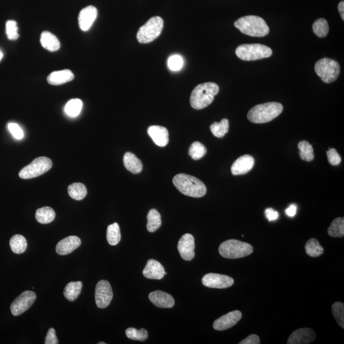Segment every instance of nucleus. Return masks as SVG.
<instances>
[{
  "instance_id": "a18cd8bd",
  "label": "nucleus",
  "mask_w": 344,
  "mask_h": 344,
  "mask_svg": "<svg viewBox=\"0 0 344 344\" xmlns=\"http://www.w3.org/2000/svg\"><path fill=\"white\" fill-rule=\"evenodd\" d=\"M265 215L269 221H274L279 218V214L277 211L273 210V209H267L265 211Z\"/></svg>"
},
{
  "instance_id": "aec40b11",
  "label": "nucleus",
  "mask_w": 344,
  "mask_h": 344,
  "mask_svg": "<svg viewBox=\"0 0 344 344\" xmlns=\"http://www.w3.org/2000/svg\"><path fill=\"white\" fill-rule=\"evenodd\" d=\"M148 133L157 146L165 147L169 144V131L163 126H151L148 128Z\"/></svg>"
},
{
  "instance_id": "c85d7f7f",
  "label": "nucleus",
  "mask_w": 344,
  "mask_h": 344,
  "mask_svg": "<svg viewBox=\"0 0 344 344\" xmlns=\"http://www.w3.org/2000/svg\"><path fill=\"white\" fill-rule=\"evenodd\" d=\"M306 252L308 256L316 258L324 253V248L320 245V242L316 238H310L305 246Z\"/></svg>"
},
{
  "instance_id": "c756f323",
  "label": "nucleus",
  "mask_w": 344,
  "mask_h": 344,
  "mask_svg": "<svg viewBox=\"0 0 344 344\" xmlns=\"http://www.w3.org/2000/svg\"><path fill=\"white\" fill-rule=\"evenodd\" d=\"M107 238L108 242L111 246L117 245L121 241V231H120L119 226L117 223L112 224L108 227Z\"/></svg>"
},
{
  "instance_id": "ea45409f",
  "label": "nucleus",
  "mask_w": 344,
  "mask_h": 344,
  "mask_svg": "<svg viewBox=\"0 0 344 344\" xmlns=\"http://www.w3.org/2000/svg\"><path fill=\"white\" fill-rule=\"evenodd\" d=\"M6 33L10 40H15L19 38L18 27L15 20H8L6 23Z\"/></svg>"
},
{
  "instance_id": "9b49d317",
  "label": "nucleus",
  "mask_w": 344,
  "mask_h": 344,
  "mask_svg": "<svg viewBox=\"0 0 344 344\" xmlns=\"http://www.w3.org/2000/svg\"><path fill=\"white\" fill-rule=\"evenodd\" d=\"M113 291L111 284L105 280H101L97 283L95 289V301L98 308L107 307L113 300Z\"/></svg>"
},
{
  "instance_id": "a211bd4d",
  "label": "nucleus",
  "mask_w": 344,
  "mask_h": 344,
  "mask_svg": "<svg viewBox=\"0 0 344 344\" xmlns=\"http://www.w3.org/2000/svg\"><path fill=\"white\" fill-rule=\"evenodd\" d=\"M167 274L164 267L154 260H149L143 270V275L147 279L161 280Z\"/></svg>"
},
{
  "instance_id": "0eeeda50",
  "label": "nucleus",
  "mask_w": 344,
  "mask_h": 344,
  "mask_svg": "<svg viewBox=\"0 0 344 344\" xmlns=\"http://www.w3.org/2000/svg\"><path fill=\"white\" fill-rule=\"evenodd\" d=\"M164 22L159 16L153 17L140 27L136 38L141 43H149L156 40L162 32Z\"/></svg>"
},
{
  "instance_id": "39448f33",
  "label": "nucleus",
  "mask_w": 344,
  "mask_h": 344,
  "mask_svg": "<svg viewBox=\"0 0 344 344\" xmlns=\"http://www.w3.org/2000/svg\"><path fill=\"white\" fill-rule=\"evenodd\" d=\"M219 254L228 259H239L249 256L253 252L250 244L237 240H228L219 248Z\"/></svg>"
},
{
  "instance_id": "bb28decb",
  "label": "nucleus",
  "mask_w": 344,
  "mask_h": 344,
  "mask_svg": "<svg viewBox=\"0 0 344 344\" xmlns=\"http://www.w3.org/2000/svg\"><path fill=\"white\" fill-rule=\"evenodd\" d=\"M10 248L14 253L20 254L26 251L27 241L26 238L21 235H15L10 240Z\"/></svg>"
},
{
  "instance_id": "58836bf2",
  "label": "nucleus",
  "mask_w": 344,
  "mask_h": 344,
  "mask_svg": "<svg viewBox=\"0 0 344 344\" xmlns=\"http://www.w3.org/2000/svg\"><path fill=\"white\" fill-rule=\"evenodd\" d=\"M331 310L338 324L344 328V304L342 302H336L333 305Z\"/></svg>"
},
{
  "instance_id": "20e7f679",
  "label": "nucleus",
  "mask_w": 344,
  "mask_h": 344,
  "mask_svg": "<svg viewBox=\"0 0 344 344\" xmlns=\"http://www.w3.org/2000/svg\"><path fill=\"white\" fill-rule=\"evenodd\" d=\"M234 25L242 33L250 37H263L270 32L265 20L256 16L242 17L236 20Z\"/></svg>"
},
{
  "instance_id": "f3484780",
  "label": "nucleus",
  "mask_w": 344,
  "mask_h": 344,
  "mask_svg": "<svg viewBox=\"0 0 344 344\" xmlns=\"http://www.w3.org/2000/svg\"><path fill=\"white\" fill-rule=\"evenodd\" d=\"M254 165V157L246 154L240 156L232 165L231 171L233 175H241L251 171Z\"/></svg>"
},
{
  "instance_id": "49530a36",
  "label": "nucleus",
  "mask_w": 344,
  "mask_h": 344,
  "mask_svg": "<svg viewBox=\"0 0 344 344\" xmlns=\"http://www.w3.org/2000/svg\"><path fill=\"white\" fill-rule=\"evenodd\" d=\"M261 343L260 337L257 335L252 334L246 338L239 343L240 344H260Z\"/></svg>"
},
{
  "instance_id": "4468645a",
  "label": "nucleus",
  "mask_w": 344,
  "mask_h": 344,
  "mask_svg": "<svg viewBox=\"0 0 344 344\" xmlns=\"http://www.w3.org/2000/svg\"><path fill=\"white\" fill-rule=\"evenodd\" d=\"M242 316V313L239 310H234L228 313L214 321L213 324V328L217 331H223L231 328L239 322Z\"/></svg>"
},
{
  "instance_id": "f03ea898",
  "label": "nucleus",
  "mask_w": 344,
  "mask_h": 344,
  "mask_svg": "<svg viewBox=\"0 0 344 344\" xmlns=\"http://www.w3.org/2000/svg\"><path fill=\"white\" fill-rule=\"evenodd\" d=\"M218 85L214 82L199 84L192 90L190 97L191 106L196 110L208 107L213 102L215 95L218 94Z\"/></svg>"
},
{
  "instance_id": "8fccbe9b",
  "label": "nucleus",
  "mask_w": 344,
  "mask_h": 344,
  "mask_svg": "<svg viewBox=\"0 0 344 344\" xmlns=\"http://www.w3.org/2000/svg\"><path fill=\"white\" fill-rule=\"evenodd\" d=\"M3 53L1 51H0V61H1L2 57H3Z\"/></svg>"
},
{
  "instance_id": "7c9ffc66",
  "label": "nucleus",
  "mask_w": 344,
  "mask_h": 344,
  "mask_svg": "<svg viewBox=\"0 0 344 344\" xmlns=\"http://www.w3.org/2000/svg\"><path fill=\"white\" fill-rule=\"evenodd\" d=\"M68 194L72 198L76 200H82L86 196L88 191L84 184L74 183L68 186Z\"/></svg>"
},
{
  "instance_id": "f257e3e1",
  "label": "nucleus",
  "mask_w": 344,
  "mask_h": 344,
  "mask_svg": "<svg viewBox=\"0 0 344 344\" xmlns=\"http://www.w3.org/2000/svg\"><path fill=\"white\" fill-rule=\"evenodd\" d=\"M175 188L184 195L201 198L207 193V188L204 182L193 176L180 173L173 179Z\"/></svg>"
},
{
  "instance_id": "b1692460",
  "label": "nucleus",
  "mask_w": 344,
  "mask_h": 344,
  "mask_svg": "<svg viewBox=\"0 0 344 344\" xmlns=\"http://www.w3.org/2000/svg\"><path fill=\"white\" fill-rule=\"evenodd\" d=\"M40 43L43 48L50 52L57 51L60 48L59 40L51 32H44L41 33Z\"/></svg>"
},
{
  "instance_id": "a878e982",
  "label": "nucleus",
  "mask_w": 344,
  "mask_h": 344,
  "mask_svg": "<svg viewBox=\"0 0 344 344\" xmlns=\"http://www.w3.org/2000/svg\"><path fill=\"white\" fill-rule=\"evenodd\" d=\"M55 210L49 207H44L37 210L35 217L39 223L46 225L51 223L55 219Z\"/></svg>"
},
{
  "instance_id": "72a5a7b5",
  "label": "nucleus",
  "mask_w": 344,
  "mask_h": 344,
  "mask_svg": "<svg viewBox=\"0 0 344 344\" xmlns=\"http://www.w3.org/2000/svg\"><path fill=\"white\" fill-rule=\"evenodd\" d=\"M300 149V156L304 161H312L314 158V149L310 143L307 141L303 140L298 145Z\"/></svg>"
},
{
  "instance_id": "37998d69",
  "label": "nucleus",
  "mask_w": 344,
  "mask_h": 344,
  "mask_svg": "<svg viewBox=\"0 0 344 344\" xmlns=\"http://www.w3.org/2000/svg\"><path fill=\"white\" fill-rule=\"evenodd\" d=\"M8 128L16 139L20 140L24 137V132L18 124L9 123L8 124Z\"/></svg>"
},
{
  "instance_id": "4be33fe9",
  "label": "nucleus",
  "mask_w": 344,
  "mask_h": 344,
  "mask_svg": "<svg viewBox=\"0 0 344 344\" xmlns=\"http://www.w3.org/2000/svg\"><path fill=\"white\" fill-rule=\"evenodd\" d=\"M74 78V74L70 70L56 71L49 75L47 82L53 86H59L72 81Z\"/></svg>"
},
{
  "instance_id": "1a4fd4ad",
  "label": "nucleus",
  "mask_w": 344,
  "mask_h": 344,
  "mask_svg": "<svg viewBox=\"0 0 344 344\" xmlns=\"http://www.w3.org/2000/svg\"><path fill=\"white\" fill-rule=\"evenodd\" d=\"M53 167V162L49 157H37L30 165L26 166L19 172V176L23 179H30L46 173Z\"/></svg>"
},
{
  "instance_id": "f8f14e48",
  "label": "nucleus",
  "mask_w": 344,
  "mask_h": 344,
  "mask_svg": "<svg viewBox=\"0 0 344 344\" xmlns=\"http://www.w3.org/2000/svg\"><path fill=\"white\" fill-rule=\"evenodd\" d=\"M202 284L208 287L225 289L233 286L234 280L228 275L210 273L203 277Z\"/></svg>"
},
{
  "instance_id": "ddd939ff",
  "label": "nucleus",
  "mask_w": 344,
  "mask_h": 344,
  "mask_svg": "<svg viewBox=\"0 0 344 344\" xmlns=\"http://www.w3.org/2000/svg\"><path fill=\"white\" fill-rule=\"evenodd\" d=\"M178 250L181 258L186 261H191L195 256L194 238L190 233H186L179 240L177 245Z\"/></svg>"
},
{
  "instance_id": "9d476101",
  "label": "nucleus",
  "mask_w": 344,
  "mask_h": 344,
  "mask_svg": "<svg viewBox=\"0 0 344 344\" xmlns=\"http://www.w3.org/2000/svg\"><path fill=\"white\" fill-rule=\"evenodd\" d=\"M36 298L37 295L34 292L24 291L16 298L10 306L12 315L14 316H18L23 314L32 306Z\"/></svg>"
},
{
  "instance_id": "09e8293b",
  "label": "nucleus",
  "mask_w": 344,
  "mask_h": 344,
  "mask_svg": "<svg viewBox=\"0 0 344 344\" xmlns=\"http://www.w3.org/2000/svg\"><path fill=\"white\" fill-rule=\"evenodd\" d=\"M338 10L343 20H344V2L342 1L340 2L339 5H338Z\"/></svg>"
},
{
  "instance_id": "6e6552de",
  "label": "nucleus",
  "mask_w": 344,
  "mask_h": 344,
  "mask_svg": "<svg viewBox=\"0 0 344 344\" xmlns=\"http://www.w3.org/2000/svg\"><path fill=\"white\" fill-rule=\"evenodd\" d=\"M315 72L325 83L335 81L341 72V66L335 60L329 58H323L315 65Z\"/></svg>"
},
{
  "instance_id": "de8ad7c7",
  "label": "nucleus",
  "mask_w": 344,
  "mask_h": 344,
  "mask_svg": "<svg viewBox=\"0 0 344 344\" xmlns=\"http://www.w3.org/2000/svg\"><path fill=\"white\" fill-rule=\"evenodd\" d=\"M296 211H297V207L295 204H292L288 207L285 212L287 216L293 217L295 216Z\"/></svg>"
},
{
  "instance_id": "2eb2a0df",
  "label": "nucleus",
  "mask_w": 344,
  "mask_h": 344,
  "mask_svg": "<svg viewBox=\"0 0 344 344\" xmlns=\"http://www.w3.org/2000/svg\"><path fill=\"white\" fill-rule=\"evenodd\" d=\"M316 339V333L312 329L306 328L296 329L290 335L287 344H308Z\"/></svg>"
},
{
  "instance_id": "e433bc0d",
  "label": "nucleus",
  "mask_w": 344,
  "mask_h": 344,
  "mask_svg": "<svg viewBox=\"0 0 344 344\" xmlns=\"http://www.w3.org/2000/svg\"><path fill=\"white\" fill-rule=\"evenodd\" d=\"M206 148L200 142L192 143L189 149V155L194 160L202 159L206 154Z\"/></svg>"
},
{
  "instance_id": "423d86ee",
  "label": "nucleus",
  "mask_w": 344,
  "mask_h": 344,
  "mask_svg": "<svg viewBox=\"0 0 344 344\" xmlns=\"http://www.w3.org/2000/svg\"><path fill=\"white\" fill-rule=\"evenodd\" d=\"M236 55L243 61H256L270 57L272 50L267 45L260 43L242 44L235 51Z\"/></svg>"
},
{
  "instance_id": "79ce46f5",
  "label": "nucleus",
  "mask_w": 344,
  "mask_h": 344,
  "mask_svg": "<svg viewBox=\"0 0 344 344\" xmlns=\"http://www.w3.org/2000/svg\"><path fill=\"white\" fill-rule=\"evenodd\" d=\"M329 163L333 166H337L341 163L342 159L336 149H329L326 153Z\"/></svg>"
},
{
  "instance_id": "7ed1b4c3",
  "label": "nucleus",
  "mask_w": 344,
  "mask_h": 344,
  "mask_svg": "<svg viewBox=\"0 0 344 344\" xmlns=\"http://www.w3.org/2000/svg\"><path fill=\"white\" fill-rule=\"evenodd\" d=\"M283 106L280 103L268 102L257 105L248 111V119L251 123H268L283 113Z\"/></svg>"
},
{
  "instance_id": "cd10ccee",
  "label": "nucleus",
  "mask_w": 344,
  "mask_h": 344,
  "mask_svg": "<svg viewBox=\"0 0 344 344\" xmlns=\"http://www.w3.org/2000/svg\"><path fill=\"white\" fill-rule=\"evenodd\" d=\"M161 225V217L160 213L156 209H151L148 215V224L147 229L148 231L153 233L157 231Z\"/></svg>"
},
{
  "instance_id": "c9c22d12",
  "label": "nucleus",
  "mask_w": 344,
  "mask_h": 344,
  "mask_svg": "<svg viewBox=\"0 0 344 344\" xmlns=\"http://www.w3.org/2000/svg\"><path fill=\"white\" fill-rule=\"evenodd\" d=\"M313 32L320 38H324L329 32V25L325 19L320 18L313 24Z\"/></svg>"
},
{
  "instance_id": "c03bdc74",
  "label": "nucleus",
  "mask_w": 344,
  "mask_h": 344,
  "mask_svg": "<svg viewBox=\"0 0 344 344\" xmlns=\"http://www.w3.org/2000/svg\"><path fill=\"white\" fill-rule=\"evenodd\" d=\"M59 343L57 339V335H56L55 329L53 328H51L49 329L47 332V336L45 337V344H57Z\"/></svg>"
},
{
  "instance_id": "6ab92c4d",
  "label": "nucleus",
  "mask_w": 344,
  "mask_h": 344,
  "mask_svg": "<svg viewBox=\"0 0 344 344\" xmlns=\"http://www.w3.org/2000/svg\"><path fill=\"white\" fill-rule=\"evenodd\" d=\"M81 245V240L76 236H70L58 242L56 248L59 255H67L72 253L76 248Z\"/></svg>"
},
{
  "instance_id": "473e14b6",
  "label": "nucleus",
  "mask_w": 344,
  "mask_h": 344,
  "mask_svg": "<svg viewBox=\"0 0 344 344\" xmlns=\"http://www.w3.org/2000/svg\"><path fill=\"white\" fill-rule=\"evenodd\" d=\"M82 106V101L80 99H70L65 105V113L70 117H76L80 115Z\"/></svg>"
},
{
  "instance_id": "dca6fc26",
  "label": "nucleus",
  "mask_w": 344,
  "mask_h": 344,
  "mask_svg": "<svg viewBox=\"0 0 344 344\" xmlns=\"http://www.w3.org/2000/svg\"><path fill=\"white\" fill-rule=\"evenodd\" d=\"M98 16V10L94 6H88L83 8L78 15V25L80 30L87 32L90 30Z\"/></svg>"
},
{
  "instance_id": "5701e85b",
  "label": "nucleus",
  "mask_w": 344,
  "mask_h": 344,
  "mask_svg": "<svg viewBox=\"0 0 344 344\" xmlns=\"http://www.w3.org/2000/svg\"><path fill=\"white\" fill-rule=\"evenodd\" d=\"M123 162L126 169L132 173H139L142 171V161L132 153L128 152L124 154Z\"/></svg>"
},
{
  "instance_id": "a19ab883",
  "label": "nucleus",
  "mask_w": 344,
  "mask_h": 344,
  "mask_svg": "<svg viewBox=\"0 0 344 344\" xmlns=\"http://www.w3.org/2000/svg\"><path fill=\"white\" fill-rule=\"evenodd\" d=\"M184 65L182 57L179 55L172 56L168 60V66L172 71H179Z\"/></svg>"
},
{
  "instance_id": "412c9836",
  "label": "nucleus",
  "mask_w": 344,
  "mask_h": 344,
  "mask_svg": "<svg viewBox=\"0 0 344 344\" xmlns=\"http://www.w3.org/2000/svg\"><path fill=\"white\" fill-rule=\"evenodd\" d=\"M149 298L150 301L157 307L172 308L175 305L173 298L164 291H153L149 294Z\"/></svg>"
},
{
  "instance_id": "f704fd0d",
  "label": "nucleus",
  "mask_w": 344,
  "mask_h": 344,
  "mask_svg": "<svg viewBox=\"0 0 344 344\" xmlns=\"http://www.w3.org/2000/svg\"><path fill=\"white\" fill-rule=\"evenodd\" d=\"M210 130L215 137L223 138L229 132V120L223 119L221 120L220 123H213L210 126Z\"/></svg>"
},
{
  "instance_id": "3c124183",
  "label": "nucleus",
  "mask_w": 344,
  "mask_h": 344,
  "mask_svg": "<svg viewBox=\"0 0 344 344\" xmlns=\"http://www.w3.org/2000/svg\"><path fill=\"white\" fill-rule=\"evenodd\" d=\"M98 344H106V343H102V342H100V343H99Z\"/></svg>"
},
{
  "instance_id": "2f4dec72",
  "label": "nucleus",
  "mask_w": 344,
  "mask_h": 344,
  "mask_svg": "<svg viewBox=\"0 0 344 344\" xmlns=\"http://www.w3.org/2000/svg\"><path fill=\"white\" fill-rule=\"evenodd\" d=\"M328 235L332 237L342 238L344 236V217H338L331 223L328 230Z\"/></svg>"
},
{
  "instance_id": "393cba45",
  "label": "nucleus",
  "mask_w": 344,
  "mask_h": 344,
  "mask_svg": "<svg viewBox=\"0 0 344 344\" xmlns=\"http://www.w3.org/2000/svg\"><path fill=\"white\" fill-rule=\"evenodd\" d=\"M82 286L81 281L70 282L64 289V296L69 301L74 302L81 293Z\"/></svg>"
},
{
  "instance_id": "4c0bfd02",
  "label": "nucleus",
  "mask_w": 344,
  "mask_h": 344,
  "mask_svg": "<svg viewBox=\"0 0 344 344\" xmlns=\"http://www.w3.org/2000/svg\"><path fill=\"white\" fill-rule=\"evenodd\" d=\"M126 337L134 341H145L148 339V332L146 329H136L134 328H129L126 330Z\"/></svg>"
}]
</instances>
